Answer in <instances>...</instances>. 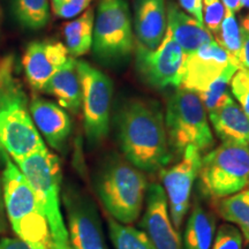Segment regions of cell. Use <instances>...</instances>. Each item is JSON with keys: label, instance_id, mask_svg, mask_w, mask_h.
<instances>
[{"label": "cell", "instance_id": "cell-30", "mask_svg": "<svg viewBox=\"0 0 249 249\" xmlns=\"http://www.w3.org/2000/svg\"><path fill=\"white\" fill-rule=\"evenodd\" d=\"M226 9L220 0H202V14L205 28L216 36L219 30Z\"/></svg>", "mask_w": 249, "mask_h": 249}, {"label": "cell", "instance_id": "cell-8", "mask_svg": "<svg viewBox=\"0 0 249 249\" xmlns=\"http://www.w3.org/2000/svg\"><path fill=\"white\" fill-rule=\"evenodd\" d=\"M91 48L96 57L103 61H119L132 53V20L124 0H99Z\"/></svg>", "mask_w": 249, "mask_h": 249}, {"label": "cell", "instance_id": "cell-38", "mask_svg": "<svg viewBox=\"0 0 249 249\" xmlns=\"http://www.w3.org/2000/svg\"><path fill=\"white\" fill-rule=\"evenodd\" d=\"M241 28H244L245 30H247L249 33V14L241 21Z\"/></svg>", "mask_w": 249, "mask_h": 249}, {"label": "cell", "instance_id": "cell-20", "mask_svg": "<svg viewBox=\"0 0 249 249\" xmlns=\"http://www.w3.org/2000/svg\"><path fill=\"white\" fill-rule=\"evenodd\" d=\"M76 64L75 58H68L66 64L48 81L42 90L57 99L59 107L71 113H77L82 105V90Z\"/></svg>", "mask_w": 249, "mask_h": 249}, {"label": "cell", "instance_id": "cell-9", "mask_svg": "<svg viewBox=\"0 0 249 249\" xmlns=\"http://www.w3.org/2000/svg\"><path fill=\"white\" fill-rule=\"evenodd\" d=\"M77 74L82 90L85 132L90 145L99 144L110 130L113 83L107 74L86 61H77Z\"/></svg>", "mask_w": 249, "mask_h": 249}, {"label": "cell", "instance_id": "cell-39", "mask_svg": "<svg viewBox=\"0 0 249 249\" xmlns=\"http://www.w3.org/2000/svg\"><path fill=\"white\" fill-rule=\"evenodd\" d=\"M241 5L242 7H246L249 9V0H241Z\"/></svg>", "mask_w": 249, "mask_h": 249}, {"label": "cell", "instance_id": "cell-24", "mask_svg": "<svg viewBox=\"0 0 249 249\" xmlns=\"http://www.w3.org/2000/svg\"><path fill=\"white\" fill-rule=\"evenodd\" d=\"M15 20L29 30L43 29L50 20L49 0H12Z\"/></svg>", "mask_w": 249, "mask_h": 249}, {"label": "cell", "instance_id": "cell-41", "mask_svg": "<svg viewBox=\"0 0 249 249\" xmlns=\"http://www.w3.org/2000/svg\"><path fill=\"white\" fill-rule=\"evenodd\" d=\"M0 21H1V11H0Z\"/></svg>", "mask_w": 249, "mask_h": 249}, {"label": "cell", "instance_id": "cell-16", "mask_svg": "<svg viewBox=\"0 0 249 249\" xmlns=\"http://www.w3.org/2000/svg\"><path fill=\"white\" fill-rule=\"evenodd\" d=\"M31 119L51 148L61 151L71 135V123L66 110L48 99L34 97L29 104Z\"/></svg>", "mask_w": 249, "mask_h": 249}, {"label": "cell", "instance_id": "cell-17", "mask_svg": "<svg viewBox=\"0 0 249 249\" xmlns=\"http://www.w3.org/2000/svg\"><path fill=\"white\" fill-rule=\"evenodd\" d=\"M134 28L139 43L148 49H156L166 31L165 0H135Z\"/></svg>", "mask_w": 249, "mask_h": 249}, {"label": "cell", "instance_id": "cell-3", "mask_svg": "<svg viewBox=\"0 0 249 249\" xmlns=\"http://www.w3.org/2000/svg\"><path fill=\"white\" fill-rule=\"evenodd\" d=\"M4 170L1 173L2 197L6 216L18 238L33 245L49 248L48 224L40 209L35 191L4 150Z\"/></svg>", "mask_w": 249, "mask_h": 249}, {"label": "cell", "instance_id": "cell-32", "mask_svg": "<svg viewBox=\"0 0 249 249\" xmlns=\"http://www.w3.org/2000/svg\"><path fill=\"white\" fill-rule=\"evenodd\" d=\"M0 249H49L45 246L33 245L20 238H1Z\"/></svg>", "mask_w": 249, "mask_h": 249}, {"label": "cell", "instance_id": "cell-4", "mask_svg": "<svg viewBox=\"0 0 249 249\" xmlns=\"http://www.w3.org/2000/svg\"><path fill=\"white\" fill-rule=\"evenodd\" d=\"M12 71L0 82V145L14 161L46 148L31 119L28 97Z\"/></svg>", "mask_w": 249, "mask_h": 249}, {"label": "cell", "instance_id": "cell-13", "mask_svg": "<svg viewBox=\"0 0 249 249\" xmlns=\"http://www.w3.org/2000/svg\"><path fill=\"white\" fill-rule=\"evenodd\" d=\"M230 64L225 50L213 40L185 58L179 88L200 95L222 75Z\"/></svg>", "mask_w": 249, "mask_h": 249}, {"label": "cell", "instance_id": "cell-35", "mask_svg": "<svg viewBox=\"0 0 249 249\" xmlns=\"http://www.w3.org/2000/svg\"><path fill=\"white\" fill-rule=\"evenodd\" d=\"M14 65L15 61L13 55H5V57L0 58V82L4 80V77L8 73L14 71ZM2 152H4V149L0 145V160H2Z\"/></svg>", "mask_w": 249, "mask_h": 249}, {"label": "cell", "instance_id": "cell-26", "mask_svg": "<svg viewBox=\"0 0 249 249\" xmlns=\"http://www.w3.org/2000/svg\"><path fill=\"white\" fill-rule=\"evenodd\" d=\"M213 39L225 50L231 64L240 70L241 28L236 21L234 13L229 11L225 12L223 22Z\"/></svg>", "mask_w": 249, "mask_h": 249}, {"label": "cell", "instance_id": "cell-29", "mask_svg": "<svg viewBox=\"0 0 249 249\" xmlns=\"http://www.w3.org/2000/svg\"><path fill=\"white\" fill-rule=\"evenodd\" d=\"M230 88L239 107L249 119V71L244 68L236 71L230 82Z\"/></svg>", "mask_w": 249, "mask_h": 249}, {"label": "cell", "instance_id": "cell-15", "mask_svg": "<svg viewBox=\"0 0 249 249\" xmlns=\"http://www.w3.org/2000/svg\"><path fill=\"white\" fill-rule=\"evenodd\" d=\"M71 55L59 40H34L27 45L22 60L23 73L31 88L42 91L48 81L66 64Z\"/></svg>", "mask_w": 249, "mask_h": 249}, {"label": "cell", "instance_id": "cell-40", "mask_svg": "<svg viewBox=\"0 0 249 249\" xmlns=\"http://www.w3.org/2000/svg\"><path fill=\"white\" fill-rule=\"evenodd\" d=\"M247 242V247H246V249H249V241H246Z\"/></svg>", "mask_w": 249, "mask_h": 249}, {"label": "cell", "instance_id": "cell-34", "mask_svg": "<svg viewBox=\"0 0 249 249\" xmlns=\"http://www.w3.org/2000/svg\"><path fill=\"white\" fill-rule=\"evenodd\" d=\"M240 66L244 70L249 71V33L247 30H245L244 28H241Z\"/></svg>", "mask_w": 249, "mask_h": 249}, {"label": "cell", "instance_id": "cell-36", "mask_svg": "<svg viewBox=\"0 0 249 249\" xmlns=\"http://www.w3.org/2000/svg\"><path fill=\"white\" fill-rule=\"evenodd\" d=\"M8 219L6 216L5 205H4V197H2V186H1V176H0V235L4 234L7 231L8 227Z\"/></svg>", "mask_w": 249, "mask_h": 249}, {"label": "cell", "instance_id": "cell-5", "mask_svg": "<svg viewBox=\"0 0 249 249\" xmlns=\"http://www.w3.org/2000/svg\"><path fill=\"white\" fill-rule=\"evenodd\" d=\"M144 173L120 158H111L96 177V191L107 213L123 224L138 220L145 200Z\"/></svg>", "mask_w": 249, "mask_h": 249}, {"label": "cell", "instance_id": "cell-37", "mask_svg": "<svg viewBox=\"0 0 249 249\" xmlns=\"http://www.w3.org/2000/svg\"><path fill=\"white\" fill-rule=\"evenodd\" d=\"M220 1L223 2L226 11L232 12V13H236L242 8L241 0H220Z\"/></svg>", "mask_w": 249, "mask_h": 249}, {"label": "cell", "instance_id": "cell-25", "mask_svg": "<svg viewBox=\"0 0 249 249\" xmlns=\"http://www.w3.org/2000/svg\"><path fill=\"white\" fill-rule=\"evenodd\" d=\"M108 234L114 249H155L144 231L107 217Z\"/></svg>", "mask_w": 249, "mask_h": 249}, {"label": "cell", "instance_id": "cell-22", "mask_svg": "<svg viewBox=\"0 0 249 249\" xmlns=\"http://www.w3.org/2000/svg\"><path fill=\"white\" fill-rule=\"evenodd\" d=\"M93 22L95 12L88 7L79 18L65 24V46L71 57H81L90 51L92 46Z\"/></svg>", "mask_w": 249, "mask_h": 249}, {"label": "cell", "instance_id": "cell-10", "mask_svg": "<svg viewBox=\"0 0 249 249\" xmlns=\"http://www.w3.org/2000/svg\"><path fill=\"white\" fill-rule=\"evenodd\" d=\"M186 55L166 27L163 39L156 49L142 44L136 48V68L148 85L155 88H179Z\"/></svg>", "mask_w": 249, "mask_h": 249}, {"label": "cell", "instance_id": "cell-28", "mask_svg": "<svg viewBox=\"0 0 249 249\" xmlns=\"http://www.w3.org/2000/svg\"><path fill=\"white\" fill-rule=\"evenodd\" d=\"M242 245L244 236L238 227L232 224H223L218 229L211 249H242Z\"/></svg>", "mask_w": 249, "mask_h": 249}, {"label": "cell", "instance_id": "cell-23", "mask_svg": "<svg viewBox=\"0 0 249 249\" xmlns=\"http://www.w3.org/2000/svg\"><path fill=\"white\" fill-rule=\"evenodd\" d=\"M218 213L226 222L238 227L246 241H249V189L222 198Z\"/></svg>", "mask_w": 249, "mask_h": 249}, {"label": "cell", "instance_id": "cell-21", "mask_svg": "<svg viewBox=\"0 0 249 249\" xmlns=\"http://www.w3.org/2000/svg\"><path fill=\"white\" fill-rule=\"evenodd\" d=\"M216 234V218L195 202L183 232V249H211Z\"/></svg>", "mask_w": 249, "mask_h": 249}, {"label": "cell", "instance_id": "cell-31", "mask_svg": "<svg viewBox=\"0 0 249 249\" xmlns=\"http://www.w3.org/2000/svg\"><path fill=\"white\" fill-rule=\"evenodd\" d=\"M92 0H51L53 13L61 18H73L86 11Z\"/></svg>", "mask_w": 249, "mask_h": 249}, {"label": "cell", "instance_id": "cell-6", "mask_svg": "<svg viewBox=\"0 0 249 249\" xmlns=\"http://www.w3.org/2000/svg\"><path fill=\"white\" fill-rule=\"evenodd\" d=\"M207 110L195 92L178 88L171 96L165 114V128L171 150L182 155L188 147L201 152L213 145Z\"/></svg>", "mask_w": 249, "mask_h": 249}, {"label": "cell", "instance_id": "cell-12", "mask_svg": "<svg viewBox=\"0 0 249 249\" xmlns=\"http://www.w3.org/2000/svg\"><path fill=\"white\" fill-rule=\"evenodd\" d=\"M202 152L188 147L182 152L181 160L170 169L160 171L163 189L167 198L171 219L177 231L181 227L191 202L193 186L201 166Z\"/></svg>", "mask_w": 249, "mask_h": 249}, {"label": "cell", "instance_id": "cell-1", "mask_svg": "<svg viewBox=\"0 0 249 249\" xmlns=\"http://www.w3.org/2000/svg\"><path fill=\"white\" fill-rule=\"evenodd\" d=\"M116 130L124 158L139 170L156 172L172 160L164 114L156 102L124 103L117 112Z\"/></svg>", "mask_w": 249, "mask_h": 249}, {"label": "cell", "instance_id": "cell-33", "mask_svg": "<svg viewBox=\"0 0 249 249\" xmlns=\"http://www.w3.org/2000/svg\"><path fill=\"white\" fill-rule=\"evenodd\" d=\"M180 7L195 18L196 20L203 23V14H202V0H178Z\"/></svg>", "mask_w": 249, "mask_h": 249}, {"label": "cell", "instance_id": "cell-2", "mask_svg": "<svg viewBox=\"0 0 249 249\" xmlns=\"http://www.w3.org/2000/svg\"><path fill=\"white\" fill-rule=\"evenodd\" d=\"M14 161V160H13ZM35 191L48 224L49 249H71L67 226L61 211V166L48 148L14 161Z\"/></svg>", "mask_w": 249, "mask_h": 249}, {"label": "cell", "instance_id": "cell-18", "mask_svg": "<svg viewBox=\"0 0 249 249\" xmlns=\"http://www.w3.org/2000/svg\"><path fill=\"white\" fill-rule=\"evenodd\" d=\"M167 28L187 57L202 46L213 42V37L203 23L171 2L166 9Z\"/></svg>", "mask_w": 249, "mask_h": 249}, {"label": "cell", "instance_id": "cell-14", "mask_svg": "<svg viewBox=\"0 0 249 249\" xmlns=\"http://www.w3.org/2000/svg\"><path fill=\"white\" fill-rule=\"evenodd\" d=\"M144 203L142 227L154 248L182 249L179 233L171 219L163 186L156 182L148 185Z\"/></svg>", "mask_w": 249, "mask_h": 249}, {"label": "cell", "instance_id": "cell-11", "mask_svg": "<svg viewBox=\"0 0 249 249\" xmlns=\"http://www.w3.org/2000/svg\"><path fill=\"white\" fill-rule=\"evenodd\" d=\"M71 249H108L101 217L88 195L74 187L62 194Z\"/></svg>", "mask_w": 249, "mask_h": 249}, {"label": "cell", "instance_id": "cell-27", "mask_svg": "<svg viewBox=\"0 0 249 249\" xmlns=\"http://www.w3.org/2000/svg\"><path fill=\"white\" fill-rule=\"evenodd\" d=\"M238 70L239 68L234 65L230 64L226 70L223 71L222 75L211 83L209 88L200 93V95H197L208 113L220 107L223 103H225L227 99L231 97V95L229 93L230 82H231V79Z\"/></svg>", "mask_w": 249, "mask_h": 249}, {"label": "cell", "instance_id": "cell-19", "mask_svg": "<svg viewBox=\"0 0 249 249\" xmlns=\"http://www.w3.org/2000/svg\"><path fill=\"white\" fill-rule=\"evenodd\" d=\"M209 121L222 143L249 145V119L232 97L209 112Z\"/></svg>", "mask_w": 249, "mask_h": 249}, {"label": "cell", "instance_id": "cell-7", "mask_svg": "<svg viewBox=\"0 0 249 249\" xmlns=\"http://www.w3.org/2000/svg\"><path fill=\"white\" fill-rule=\"evenodd\" d=\"M197 177L202 194L211 200L244 191L249 186V145L222 143L202 157Z\"/></svg>", "mask_w": 249, "mask_h": 249}]
</instances>
